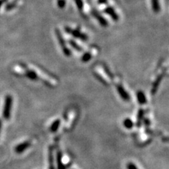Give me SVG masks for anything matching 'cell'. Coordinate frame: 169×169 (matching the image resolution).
I'll list each match as a JSON object with an SVG mask.
<instances>
[{"label": "cell", "instance_id": "cell-5", "mask_svg": "<svg viewBox=\"0 0 169 169\" xmlns=\"http://www.w3.org/2000/svg\"><path fill=\"white\" fill-rule=\"evenodd\" d=\"M63 154L62 152L58 150L56 152V163L57 169H66V166L64 165L62 161Z\"/></svg>", "mask_w": 169, "mask_h": 169}, {"label": "cell", "instance_id": "cell-1", "mask_svg": "<svg viewBox=\"0 0 169 169\" xmlns=\"http://www.w3.org/2000/svg\"><path fill=\"white\" fill-rule=\"evenodd\" d=\"M13 99L11 95H6L3 109V117L5 120H9L11 116V111L12 109Z\"/></svg>", "mask_w": 169, "mask_h": 169}, {"label": "cell", "instance_id": "cell-15", "mask_svg": "<svg viewBox=\"0 0 169 169\" xmlns=\"http://www.w3.org/2000/svg\"><path fill=\"white\" fill-rule=\"evenodd\" d=\"M94 16H95V18H97V20L99 21V22L102 25L106 26L107 25V23H106V21L105 19L103 18L102 17H101V16H99L98 13H94Z\"/></svg>", "mask_w": 169, "mask_h": 169}, {"label": "cell", "instance_id": "cell-6", "mask_svg": "<svg viewBox=\"0 0 169 169\" xmlns=\"http://www.w3.org/2000/svg\"><path fill=\"white\" fill-rule=\"evenodd\" d=\"M66 30L68 33H70L71 35H73V36H75V37L80 38V39H81L83 40H87V37L85 35V34H83V33H80V31H78L77 30H73V29H69V28H66Z\"/></svg>", "mask_w": 169, "mask_h": 169}, {"label": "cell", "instance_id": "cell-9", "mask_svg": "<svg viewBox=\"0 0 169 169\" xmlns=\"http://www.w3.org/2000/svg\"><path fill=\"white\" fill-rule=\"evenodd\" d=\"M61 124V121L59 119H57V120L54 121L52 124L51 125L50 127H49V130L52 133H56L57 130H58L59 126H60Z\"/></svg>", "mask_w": 169, "mask_h": 169}, {"label": "cell", "instance_id": "cell-22", "mask_svg": "<svg viewBox=\"0 0 169 169\" xmlns=\"http://www.w3.org/2000/svg\"><path fill=\"white\" fill-rule=\"evenodd\" d=\"M6 1V0H0V7L2 6V4H3Z\"/></svg>", "mask_w": 169, "mask_h": 169}, {"label": "cell", "instance_id": "cell-17", "mask_svg": "<svg viewBox=\"0 0 169 169\" xmlns=\"http://www.w3.org/2000/svg\"><path fill=\"white\" fill-rule=\"evenodd\" d=\"M126 167H127V169H139L137 167V166L135 165V163H133L132 162L128 163L127 164V166H126Z\"/></svg>", "mask_w": 169, "mask_h": 169}, {"label": "cell", "instance_id": "cell-2", "mask_svg": "<svg viewBox=\"0 0 169 169\" xmlns=\"http://www.w3.org/2000/svg\"><path fill=\"white\" fill-rule=\"evenodd\" d=\"M30 146H31V142L27 140V141L23 142L18 145H16L15 148H14V151H15L16 154H22L26 149L29 148Z\"/></svg>", "mask_w": 169, "mask_h": 169}, {"label": "cell", "instance_id": "cell-10", "mask_svg": "<svg viewBox=\"0 0 169 169\" xmlns=\"http://www.w3.org/2000/svg\"><path fill=\"white\" fill-rule=\"evenodd\" d=\"M105 12L107 13V14H109V16H111V18H112L113 20H115V21H117L118 19V16L117 14L116 13L115 11H114V10L113 9H111V8H107L106 10H105Z\"/></svg>", "mask_w": 169, "mask_h": 169}, {"label": "cell", "instance_id": "cell-21", "mask_svg": "<svg viewBox=\"0 0 169 169\" xmlns=\"http://www.w3.org/2000/svg\"><path fill=\"white\" fill-rule=\"evenodd\" d=\"M163 141L165 142H169V137H165L163 138Z\"/></svg>", "mask_w": 169, "mask_h": 169}, {"label": "cell", "instance_id": "cell-20", "mask_svg": "<svg viewBox=\"0 0 169 169\" xmlns=\"http://www.w3.org/2000/svg\"><path fill=\"white\" fill-rule=\"evenodd\" d=\"M76 4H77V6L78 7V9H82L83 7V2L81 0H75Z\"/></svg>", "mask_w": 169, "mask_h": 169}, {"label": "cell", "instance_id": "cell-12", "mask_svg": "<svg viewBox=\"0 0 169 169\" xmlns=\"http://www.w3.org/2000/svg\"><path fill=\"white\" fill-rule=\"evenodd\" d=\"M144 118V111L142 109H140L139 113L137 114V126L140 127L142 124V121Z\"/></svg>", "mask_w": 169, "mask_h": 169}, {"label": "cell", "instance_id": "cell-4", "mask_svg": "<svg viewBox=\"0 0 169 169\" xmlns=\"http://www.w3.org/2000/svg\"><path fill=\"white\" fill-rule=\"evenodd\" d=\"M48 161H49V169H55L54 162V150L53 147L49 146L48 151Z\"/></svg>", "mask_w": 169, "mask_h": 169}, {"label": "cell", "instance_id": "cell-14", "mask_svg": "<svg viewBox=\"0 0 169 169\" xmlns=\"http://www.w3.org/2000/svg\"><path fill=\"white\" fill-rule=\"evenodd\" d=\"M123 125L125 126L126 128L128 129H130L133 127L134 125V123L132 121V120H130V118H125L124 121H123Z\"/></svg>", "mask_w": 169, "mask_h": 169}, {"label": "cell", "instance_id": "cell-13", "mask_svg": "<svg viewBox=\"0 0 169 169\" xmlns=\"http://www.w3.org/2000/svg\"><path fill=\"white\" fill-rule=\"evenodd\" d=\"M137 100H138V102H139V103L140 104H143L146 103L147 99H146V97H145L143 92H138L137 93Z\"/></svg>", "mask_w": 169, "mask_h": 169}, {"label": "cell", "instance_id": "cell-19", "mask_svg": "<svg viewBox=\"0 0 169 169\" xmlns=\"http://www.w3.org/2000/svg\"><path fill=\"white\" fill-rule=\"evenodd\" d=\"M70 43H71V45H72V46H73V47H74V48H75V49H77V50H79V51H80V50H81V48H80V47L79 46H78V44H76L75 42L71 41V42H70Z\"/></svg>", "mask_w": 169, "mask_h": 169}, {"label": "cell", "instance_id": "cell-11", "mask_svg": "<svg viewBox=\"0 0 169 169\" xmlns=\"http://www.w3.org/2000/svg\"><path fill=\"white\" fill-rule=\"evenodd\" d=\"M152 9L155 13H158L160 11V5H159V0H151Z\"/></svg>", "mask_w": 169, "mask_h": 169}, {"label": "cell", "instance_id": "cell-23", "mask_svg": "<svg viewBox=\"0 0 169 169\" xmlns=\"http://www.w3.org/2000/svg\"><path fill=\"white\" fill-rule=\"evenodd\" d=\"M1 129H2V121L0 119V133H1Z\"/></svg>", "mask_w": 169, "mask_h": 169}, {"label": "cell", "instance_id": "cell-8", "mask_svg": "<svg viewBox=\"0 0 169 169\" xmlns=\"http://www.w3.org/2000/svg\"><path fill=\"white\" fill-rule=\"evenodd\" d=\"M24 74L25 75V76H27L28 78H30V79H31V80H36L37 79V75L34 71L25 70Z\"/></svg>", "mask_w": 169, "mask_h": 169}, {"label": "cell", "instance_id": "cell-16", "mask_svg": "<svg viewBox=\"0 0 169 169\" xmlns=\"http://www.w3.org/2000/svg\"><path fill=\"white\" fill-rule=\"evenodd\" d=\"M90 59H91V55H90L89 53H87V54H85L84 55H83L82 60H83V61H84V62H87V61H89Z\"/></svg>", "mask_w": 169, "mask_h": 169}, {"label": "cell", "instance_id": "cell-3", "mask_svg": "<svg viewBox=\"0 0 169 169\" xmlns=\"http://www.w3.org/2000/svg\"><path fill=\"white\" fill-rule=\"evenodd\" d=\"M56 35L57 36V38H58L59 42L61 45V49H62L64 54H65V55H66V56H69V55H70V54H71L70 51H69V49L67 48V47H66L65 42H64V40L63 39V37L61 36L60 32H59L58 30H56Z\"/></svg>", "mask_w": 169, "mask_h": 169}, {"label": "cell", "instance_id": "cell-7", "mask_svg": "<svg viewBox=\"0 0 169 169\" xmlns=\"http://www.w3.org/2000/svg\"><path fill=\"white\" fill-rule=\"evenodd\" d=\"M117 91L119 93V94L121 95V97L124 99V100L128 101L130 99V97L127 92H125V90L124 88H123L121 85H117Z\"/></svg>", "mask_w": 169, "mask_h": 169}, {"label": "cell", "instance_id": "cell-18", "mask_svg": "<svg viewBox=\"0 0 169 169\" xmlns=\"http://www.w3.org/2000/svg\"><path fill=\"white\" fill-rule=\"evenodd\" d=\"M66 4V2L65 0H59L58 1V5L60 8H63L64 6Z\"/></svg>", "mask_w": 169, "mask_h": 169}]
</instances>
